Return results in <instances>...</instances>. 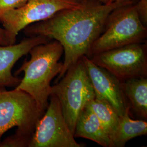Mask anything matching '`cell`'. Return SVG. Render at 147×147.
<instances>
[{"label":"cell","mask_w":147,"mask_h":147,"mask_svg":"<svg viewBox=\"0 0 147 147\" xmlns=\"http://www.w3.org/2000/svg\"><path fill=\"white\" fill-rule=\"evenodd\" d=\"M128 2L104 4L97 0H86L81 7L60 11L47 20L28 26L23 31L28 37L43 36L62 45L64 60L62 70L58 75L60 80L67 69L83 56L89 58L91 47L103 31L111 12Z\"/></svg>","instance_id":"cell-1"},{"label":"cell","mask_w":147,"mask_h":147,"mask_svg":"<svg viewBox=\"0 0 147 147\" xmlns=\"http://www.w3.org/2000/svg\"><path fill=\"white\" fill-rule=\"evenodd\" d=\"M44 113L26 92L0 86V147H28Z\"/></svg>","instance_id":"cell-2"},{"label":"cell","mask_w":147,"mask_h":147,"mask_svg":"<svg viewBox=\"0 0 147 147\" xmlns=\"http://www.w3.org/2000/svg\"><path fill=\"white\" fill-rule=\"evenodd\" d=\"M63 47L57 40H50L33 47L30 51L31 57L25 60L15 73L24 76L16 87L32 96L39 107L45 112L51 93V82L61 73L63 62H59L63 54Z\"/></svg>","instance_id":"cell-3"},{"label":"cell","mask_w":147,"mask_h":147,"mask_svg":"<svg viewBox=\"0 0 147 147\" xmlns=\"http://www.w3.org/2000/svg\"><path fill=\"white\" fill-rule=\"evenodd\" d=\"M147 36V26L141 20L133 0L111 12L103 31L91 47L89 58L115 48L144 42Z\"/></svg>","instance_id":"cell-4"},{"label":"cell","mask_w":147,"mask_h":147,"mask_svg":"<svg viewBox=\"0 0 147 147\" xmlns=\"http://www.w3.org/2000/svg\"><path fill=\"white\" fill-rule=\"evenodd\" d=\"M59 80L52 86L51 94L57 98L64 119L74 134L80 113L95 97L82 58L70 66Z\"/></svg>","instance_id":"cell-5"},{"label":"cell","mask_w":147,"mask_h":147,"mask_svg":"<svg viewBox=\"0 0 147 147\" xmlns=\"http://www.w3.org/2000/svg\"><path fill=\"white\" fill-rule=\"evenodd\" d=\"M86 0H26L21 7L6 11L0 19L9 45L26 27L50 18L60 11L79 8Z\"/></svg>","instance_id":"cell-6"},{"label":"cell","mask_w":147,"mask_h":147,"mask_svg":"<svg viewBox=\"0 0 147 147\" xmlns=\"http://www.w3.org/2000/svg\"><path fill=\"white\" fill-rule=\"evenodd\" d=\"M89 58L121 82L134 78H147V47L144 42L115 48Z\"/></svg>","instance_id":"cell-7"},{"label":"cell","mask_w":147,"mask_h":147,"mask_svg":"<svg viewBox=\"0 0 147 147\" xmlns=\"http://www.w3.org/2000/svg\"><path fill=\"white\" fill-rule=\"evenodd\" d=\"M63 116L55 95L51 94L49 105L37 123L28 147H84L76 142Z\"/></svg>","instance_id":"cell-8"},{"label":"cell","mask_w":147,"mask_h":147,"mask_svg":"<svg viewBox=\"0 0 147 147\" xmlns=\"http://www.w3.org/2000/svg\"><path fill=\"white\" fill-rule=\"evenodd\" d=\"M93 86L96 98L104 100L112 105L119 116L129 106L121 87V81L107 70L93 63L84 56L82 57Z\"/></svg>","instance_id":"cell-9"},{"label":"cell","mask_w":147,"mask_h":147,"mask_svg":"<svg viewBox=\"0 0 147 147\" xmlns=\"http://www.w3.org/2000/svg\"><path fill=\"white\" fill-rule=\"evenodd\" d=\"M50 40L47 37L37 36L25 38L18 44H0V86L15 88L19 84L21 78L12 73L15 64L33 47Z\"/></svg>","instance_id":"cell-10"},{"label":"cell","mask_w":147,"mask_h":147,"mask_svg":"<svg viewBox=\"0 0 147 147\" xmlns=\"http://www.w3.org/2000/svg\"><path fill=\"white\" fill-rule=\"evenodd\" d=\"M75 137H81L95 142L104 147H113L110 137L94 113L87 107L76 121Z\"/></svg>","instance_id":"cell-11"},{"label":"cell","mask_w":147,"mask_h":147,"mask_svg":"<svg viewBox=\"0 0 147 147\" xmlns=\"http://www.w3.org/2000/svg\"><path fill=\"white\" fill-rule=\"evenodd\" d=\"M130 108L129 106L125 113L120 116L117 128L111 136L113 147H124L132 138L147 135V121L131 119L129 116Z\"/></svg>","instance_id":"cell-12"},{"label":"cell","mask_w":147,"mask_h":147,"mask_svg":"<svg viewBox=\"0 0 147 147\" xmlns=\"http://www.w3.org/2000/svg\"><path fill=\"white\" fill-rule=\"evenodd\" d=\"M121 87L131 107L139 117L147 118V79L134 78L121 82Z\"/></svg>","instance_id":"cell-13"},{"label":"cell","mask_w":147,"mask_h":147,"mask_svg":"<svg viewBox=\"0 0 147 147\" xmlns=\"http://www.w3.org/2000/svg\"><path fill=\"white\" fill-rule=\"evenodd\" d=\"M97 116L106 131L110 137L116 131L118 125L120 116L113 107L108 102L95 97L86 105Z\"/></svg>","instance_id":"cell-14"},{"label":"cell","mask_w":147,"mask_h":147,"mask_svg":"<svg viewBox=\"0 0 147 147\" xmlns=\"http://www.w3.org/2000/svg\"><path fill=\"white\" fill-rule=\"evenodd\" d=\"M26 0H0V19L6 11L24 5Z\"/></svg>","instance_id":"cell-15"},{"label":"cell","mask_w":147,"mask_h":147,"mask_svg":"<svg viewBox=\"0 0 147 147\" xmlns=\"http://www.w3.org/2000/svg\"><path fill=\"white\" fill-rule=\"evenodd\" d=\"M137 13L142 22L147 26V0H139L135 3Z\"/></svg>","instance_id":"cell-16"},{"label":"cell","mask_w":147,"mask_h":147,"mask_svg":"<svg viewBox=\"0 0 147 147\" xmlns=\"http://www.w3.org/2000/svg\"><path fill=\"white\" fill-rule=\"evenodd\" d=\"M0 44L3 45H9L7 37L5 30L2 27L0 26Z\"/></svg>","instance_id":"cell-17"},{"label":"cell","mask_w":147,"mask_h":147,"mask_svg":"<svg viewBox=\"0 0 147 147\" xmlns=\"http://www.w3.org/2000/svg\"><path fill=\"white\" fill-rule=\"evenodd\" d=\"M112 2H118V3H125L130 2L133 0H111Z\"/></svg>","instance_id":"cell-18"},{"label":"cell","mask_w":147,"mask_h":147,"mask_svg":"<svg viewBox=\"0 0 147 147\" xmlns=\"http://www.w3.org/2000/svg\"><path fill=\"white\" fill-rule=\"evenodd\" d=\"M97 1H99L102 3H104V4H108V3H110L112 2L111 0H97Z\"/></svg>","instance_id":"cell-19"}]
</instances>
